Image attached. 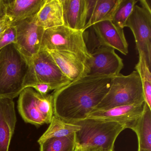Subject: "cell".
I'll use <instances>...</instances> for the list:
<instances>
[{"instance_id": "cell-14", "label": "cell", "mask_w": 151, "mask_h": 151, "mask_svg": "<svg viewBox=\"0 0 151 151\" xmlns=\"http://www.w3.org/2000/svg\"><path fill=\"white\" fill-rule=\"evenodd\" d=\"M16 123L14 100L0 98V151H9Z\"/></svg>"}, {"instance_id": "cell-17", "label": "cell", "mask_w": 151, "mask_h": 151, "mask_svg": "<svg viewBox=\"0 0 151 151\" xmlns=\"http://www.w3.org/2000/svg\"><path fill=\"white\" fill-rule=\"evenodd\" d=\"M35 18L45 30L64 25L61 0H46Z\"/></svg>"}, {"instance_id": "cell-27", "label": "cell", "mask_w": 151, "mask_h": 151, "mask_svg": "<svg viewBox=\"0 0 151 151\" xmlns=\"http://www.w3.org/2000/svg\"><path fill=\"white\" fill-rule=\"evenodd\" d=\"M75 151H114L97 146L79 147L76 146Z\"/></svg>"}, {"instance_id": "cell-22", "label": "cell", "mask_w": 151, "mask_h": 151, "mask_svg": "<svg viewBox=\"0 0 151 151\" xmlns=\"http://www.w3.org/2000/svg\"><path fill=\"white\" fill-rule=\"evenodd\" d=\"M138 1V0H118L115 9L109 20L124 29L128 17Z\"/></svg>"}, {"instance_id": "cell-2", "label": "cell", "mask_w": 151, "mask_h": 151, "mask_svg": "<svg viewBox=\"0 0 151 151\" xmlns=\"http://www.w3.org/2000/svg\"><path fill=\"white\" fill-rule=\"evenodd\" d=\"M28 67L14 44L0 51V98L13 99L19 96L24 89Z\"/></svg>"}, {"instance_id": "cell-7", "label": "cell", "mask_w": 151, "mask_h": 151, "mask_svg": "<svg viewBox=\"0 0 151 151\" xmlns=\"http://www.w3.org/2000/svg\"><path fill=\"white\" fill-rule=\"evenodd\" d=\"M60 70L47 51L40 50L28 63L24 82V89L37 83L48 84L53 91L58 90L71 83Z\"/></svg>"}, {"instance_id": "cell-15", "label": "cell", "mask_w": 151, "mask_h": 151, "mask_svg": "<svg viewBox=\"0 0 151 151\" xmlns=\"http://www.w3.org/2000/svg\"><path fill=\"white\" fill-rule=\"evenodd\" d=\"M46 0H4L5 14L13 21L14 26L17 23L35 16Z\"/></svg>"}, {"instance_id": "cell-25", "label": "cell", "mask_w": 151, "mask_h": 151, "mask_svg": "<svg viewBox=\"0 0 151 151\" xmlns=\"http://www.w3.org/2000/svg\"><path fill=\"white\" fill-rule=\"evenodd\" d=\"M28 87L33 88L36 91L42 95H47L48 94V93L50 91H53L52 88L50 85L45 83L33 84L29 86Z\"/></svg>"}, {"instance_id": "cell-23", "label": "cell", "mask_w": 151, "mask_h": 151, "mask_svg": "<svg viewBox=\"0 0 151 151\" xmlns=\"http://www.w3.org/2000/svg\"><path fill=\"white\" fill-rule=\"evenodd\" d=\"M39 145L40 151H70L76 147V133L68 137L48 139Z\"/></svg>"}, {"instance_id": "cell-6", "label": "cell", "mask_w": 151, "mask_h": 151, "mask_svg": "<svg viewBox=\"0 0 151 151\" xmlns=\"http://www.w3.org/2000/svg\"><path fill=\"white\" fill-rule=\"evenodd\" d=\"M17 108L25 122L37 126L49 124L54 115L52 94L42 95L33 88H25L19 94Z\"/></svg>"}, {"instance_id": "cell-29", "label": "cell", "mask_w": 151, "mask_h": 151, "mask_svg": "<svg viewBox=\"0 0 151 151\" xmlns=\"http://www.w3.org/2000/svg\"><path fill=\"white\" fill-rule=\"evenodd\" d=\"M138 151H145V150H142V149H138Z\"/></svg>"}, {"instance_id": "cell-1", "label": "cell", "mask_w": 151, "mask_h": 151, "mask_svg": "<svg viewBox=\"0 0 151 151\" xmlns=\"http://www.w3.org/2000/svg\"><path fill=\"white\" fill-rule=\"evenodd\" d=\"M113 77L86 76L54 91V115L71 123L87 118L109 91Z\"/></svg>"}, {"instance_id": "cell-28", "label": "cell", "mask_w": 151, "mask_h": 151, "mask_svg": "<svg viewBox=\"0 0 151 151\" xmlns=\"http://www.w3.org/2000/svg\"><path fill=\"white\" fill-rule=\"evenodd\" d=\"M5 8L4 0H0V17L5 14Z\"/></svg>"}, {"instance_id": "cell-5", "label": "cell", "mask_w": 151, "mask_h": 151, "mask_svg": "<svg viewBox=\"0 0 151 151\" xmlns=\"http://www.w3.org/2000/svg\"><path fill=\"white\" fill-rule=\"evenodd\" d=\"M40 50L70 52L85 63L91 57L85 40L84 31L73 29L64 25L45 30Z\"/></svg>"}, {"instance_id": "cell-3", "label": "cell", "mask_w": 151, "mask_h": 151, "mask_svg": "<svg viewBox=\"0 0 151 151\" xmlns=\"http://www.w3.org/2000/svg\"><path fill=\"white\" fill-rule=\"evenodd\" d=\"M144 102L142 82L138 72L135 70L127 76L120 73L113 77L109 91L93 111Z\"/></svg>"}, {"instance_id": "cell-18", "label": "cell", "mask_w": 151, "mask_h": 151, "mask_svg": "<svg viewBox=\"0 0 151 151\" xmlns=\"http://www.w3.org/2000/svg\"><path fill=\"white\" fill-rule=\"evenodd\" d=\"M131 129L137 137L138 149L151 151V109L145 103L143 114Z\"/></svg>"}, {"instance_id": "cell-19", "label": "cell", "mask_w": 151, "mask_h": 151, "mask_svg": "<svg viewBox=\"0 0 151 151\" xmlns=\"http://www.w3.org/2000/svg\"><path fill=\"white\" fill-rule=\"evenodd\" d=\"M49 124L47 129L38 140L39 144L52 138L70 136L78 132L81 129L79 125L67 122L55 115L53 116Z\"/></svg>"}, {"instance_id": "cell-30", "label": "cell", "mask_w": 151, "mask_h": 151, "mask_svg": "<svg viewBox=\"0 0 151 151\" xmlns=\"http://www.w3.org/2000/svg\"><path fill=\"white\" fill-rule=\"evenodd\" d=\"M70 151H75V149H73V150H71Z\"/></svg>"}, {"instance_id": "cell-21", "label": "cell", "mask_w": 151, "mask_h": 151, "mask_svg": "<svg viewBox=\"0 0 151 151\" xmlns=\"http://www.w3.org/2000/svg\"><path fill=\"white\" fill-rule=\"evenodd\" d=\"M142 82L145 102L151 109V73L149 67L143 55L139 54V60L135 67Z\"/></svg>"}, {"instance_id": "cell-24", "label": "cell", "mask_w": 151, "mask_h": 151, "mask_svg": "<svg viewBox=\"0 0 151 151\" xmlns=\"http://www.w3.org/2000/svg\"><path fill=\"white\" fill-rule=\"evenodd\" d=\"M16 43V30L14 26L7 29L0 35V51L11 44Z\"/></svg>"}, {"instance_id": "cell-8", "label": "cell", "mask_w": 151, "mask_h": 151, "mask_svg": "<svg viewBox=\"0 0 151 151\" xmlns=\"http://www.w3.org/2000/svg\"><path fill=\"white\" fill-rule=\"evenodd\" d=\"M134 7L125 27L130 29L135 38L136 49L143 55L150 68L151 65V9L146 0L139 1Z\"/></svg>"}, {"instance_id": "cell-11", "label": "cell", "mask_w": 151, "mask_h": 151, "mask_svg": "<svg viewBox=\"0 0 151 151\" xmlns=\"http://www.w3.org/2000/svg\"><path fill=\"white\" fill-rule=\"evenodd\" d=\"M91 27L99 45L111 47L124 55L128 54V44L124 29L116 26L109 20L101 21Z\"/></svg>"}, {"instance_id": "cell-26", "label": "cell", "mask_w": 151, "mask_h": 151, "mask_svg": "<svg viewBox=\"0 0 151 151\" xmlns=\"http://www.w3.org/2000/svg\"><path fill=\"white\" fill-rule=\"evenodd\" d=\"M13 25L12 19L6 15L0 17V35Z\"/></svg>"}, {"instance_id": "cell-4", "label": "cell", "mask_w": 151, "mask_h": 151, "mask_svg": "<svg viewBox=\"0 0 151 151\" xmlns=\"http://www.w3.org/2000/svg\"><path fill=\"white\" fill-rule=\"evenodd\" d=\"M81 127L76 133V146H97L113 150L116 139L125 129L118 123L86 118L75 123Z\"/></svg>"}, {"instance_id": "cell-9", "label": "cell", "mask_w": 151, "mask_h": 151, "mask_svg": "<svg viewBox=\"0 0 151 151\" xmlns=\"http://www.w3.org/2000/svg\"><path fill=\"white\" fill-rule=\"evenodd\" d=\"M35 16L14 25L16 30V43L15 45L28 63L40 51L45 30L37 24Z\"/></svg>"}, {"instance_id": "cell-16", "label": "cell", "mask_w": 151, "mask_h": 151, "mask_svg": "<svg viewBox=\"0 0 151 151\" xmlns=\"http://www.w3.org/2000/svg\"><path fill=\"white\" fill-rule=\"evenodd\" d=\"M61 1L63 25L73 29L83 31L86 26V0H61Z\"/></svg>"}, {"instance_id": "cell-10", "label": "cell", "mask_w": 151, "mask_h": 151, "mask_svg": "<svg viewBox=\"0 0 151 151\" xmlns=\"http://www.w3.org/2000/svg\"><path fill=\"white\" fill-rule=\"evenodd\" d=\"M90 54L91 57L85 63L87 76L114 77L123 68L122 59L111 47L99 46Z\"/></svg>"}, {"instance_id": "cell-13", "label": "cell", "mask_w": 151, "mask_h": 151, "mask_svg": "<svg viewBox=\"0 0 151 151\" xmlns=\"http://www.w3.org/2000/svg\"><path fill=\"white\" fill-rule=\"evenodd\" d=\"M47 51L63 74L71 82L87 76L85 62L76 55L66 51Z\"/></svg>"}, {"instance_id": "cell-20", "label": "cell", "mask_w": 151, "mask_h": 151, "mask_svg": "<svg viewBox=\"0 0 151 151\" xmlns=\"http://www.w3.org/2000/svg\"><path fill=\"white\" fill-rule=\"evenodd\" d=\"M117 1L118 0H96L91 18L84 31L97 23L109 20L115 9Z\"/></svg>"}, {"instance_id": "cell-12", "label": "cell", "mask_w": 151, "mask_h": 151, "mask_svg": "<svg viewBox=\"0 0 151 151\" xmlns=\"http://www.w3.org/2000/svg\"><path fill=\"white\" fill-rule=\"evenodd\" d=\"M145 106L144 102L139 105H125L97 110L89 114L87 118L115 122L124 125L125 129H132L143 114Z\"/></svg>"}]
</instances>
